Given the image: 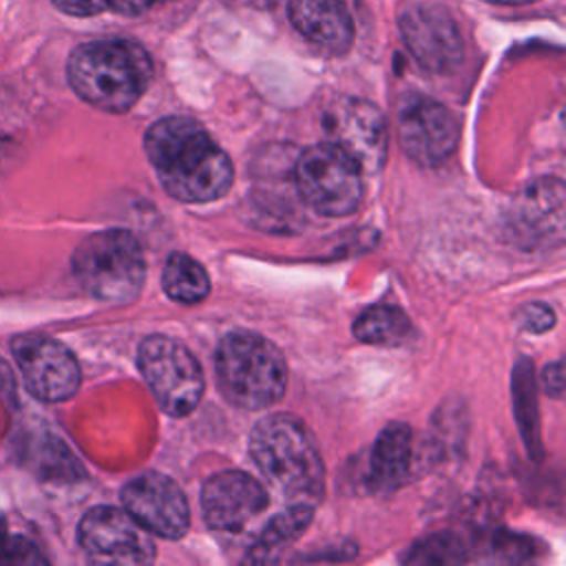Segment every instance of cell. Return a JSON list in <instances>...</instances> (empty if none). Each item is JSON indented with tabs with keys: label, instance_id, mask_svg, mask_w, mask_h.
Instances as JSON below:
<instances>
[{
	"label": "cell",
	"instance_id": "4",
	"mask_svg": "<svg viewBox=\"0 0 566 566\" xmlns=\"http://www.w3.org/2000/svg\"><path fill=\"white\" fill-rule=\"evenodd\" d=\"M214 374L223 396L245 409L279 402L287 385L283 354L254 332H230L221 338L214 354Z\"/></svg>",
	"mask_w": 566,
	"mask_h": 566
},
{
	"label": "cell",
	"instance_id": "18",
	"mask_svg": "<svg viewBox=\"0 0 566 566\" xmlns=\"http://www.w3.org/2000/svg\"><path fill=\"white\" fill-rule=\"evenodd\" d=\"M358 340L371 345H405L413 338L409 316L391 305H376L365 310L352 325Z\"/></svg>",
	"mask_w": 566,
	"mask_h": 566
},
{
	"label": "cell",
	"instance_id": "9",
	"mask_svg": "<svg viewBox=\"0 0 566 566\" xmlns=\"http://www.w3.org/2000/svg\"><path fill=\"white\" fill-rule=\"evenodd\" d=\"M11 352L35 398L60 402L80 387V365L62 343L46 336H18Z\"/></svg>",
	"mask_w": 566,
	"mask_h": 566
},
{
	"label": "cell",
	"instance_id": "12",
	"mask_svg": "<svg viewBox=\"0 0 566 566\" xmlns=\"http://www.w3.org/2000/svg\"><path fill=\"white\" fill-rule=\"evenodd\" d=\"M124 509L150 533L177 539L190 526V509L181 489L166 475L148 471L122 489Z\"/></svg>",
	"mask_w": 566,
	"mask_h": 566
},
{
	"label": "cell",
	"instance_id": "14",
	"mask_svg": "<svg viewBox=\"0 0 566 566\" xmlns=\"http://www.w3.org/2000/svg\"><path fill=\"white\" fill-rule=\"evenodd\" d=\"M268 506L263 486L243 471H221L201 491V511L210 528L219 533L245 531Z\"/></svg>",
	"mask_w": 566,
	"mask_h": 566
},
{
	"label": "cell",
	"instance_id": "26",
	"mask_svg": "<svg viewBox=\"0 0 566 566\" xmlns=\"http://www.w3.org/2000/svg\"><path fill=\"white\" fill-rule=\"evenodd\" d=\"M484 2H491V4H509V7H513V4H531V2H535V0H484Z\"/></svg>",
	"mask_w": 566,
	"mask_h": 566
},
{
	"label": "cell",
	"instance_id": "13",
	"mask_svg": "<svg viewBox=\"0 0 566 566\" xmlns=\"http://www.w3.org/2000/svg\"><path fill=\"white\" fill-rule=\"evenodd\" d=\"M325 126L336 146H340L365 172H376L387 153V128L382 113L358 97L338 99L325 117Z\"/></svg>",
	"mask_w": 566,
	"mask_h": 566
},
{
	"label": "cell",
	"instance_id": "17",
	"mask_svg": "<svg viewBox=\"0 0 566 566\" xmlns=\"http://www.w3.org/2000/svg\"><path fill=\"white\" fill-rule=\"evenodd\" d=\"M312 509L314 504L296 502L287 511L274 515L256 542L245 553L248 562H274L281 557L285 546H290L312 522Z\"/></svg>",
	"mask_w": 566,
	"mask_h": 566
},
{
	"label": "cell",
	"instance_id": "3",
	"mask_svg": "<svg viewBox=\"0 0 566 566\" xmlns=\"http://www.w3.org/2000/svg\"><path fill=\"white\" fill-rule=\"evenodd\" d=\"M69 84L91 106L108 113L128 111L153 77L150 55L130 40L80 44L69 57Z\"/></svg>",
	"mask_w": 566,
	"mask_h": 566
},
{
	"label": "cell",
	"instance_id": "6",
	"mask_svg": "<svg viewBox=\"0 0 566 566\" xmlns=\"http://www.w3.org/2000/svg\"><path fill=\"white\" fill-rule=\"evenodd\" d=\"M360 166L334 142L310 146L296 161V186L303 201L327 217L354 212L363 197Z\"/></svg>",
	"mask_w": 566,
	"mask_h": 566
},
{
	"label": "cell",
	"instance_id": "10",
	"mask_svg": "<svg viewBox=\"0 0 566 566\" xmlns=\"http://www.w3.org/2000/svg\"><path fill=\"white\" fill-rule=\"evenodd\" d=\"M398 135L413 161L440 166L453 155L460 126L444 104L429 97H409L398 113Z\"/></svg>",
	"mask_w": 566,
	"mask_h": 566
},
{
	"label": "cell",
	"instance_id": "23",
	"mask_svg": "<svg viewBox=\"0 0 566 566\" xmlns=\"http://www.w3.org/2000/svg\"><path fill=\"white\" fill-rule=\"evenodd\" d=\"M544 389L555 396V398H562L564 394V369H562V360H555L551 363L546 369H544Z\"/></svg>",
	"mask_w": 566,
	"mask_h": 566
},
{
	"label": "cell",
	"instance_id": "21",
	"mask_svg": "<svg viewBox=\"0 0 566 566\" xmlns=\"http://www.w3.org/2000/svg\"><path fill=\"white\" fill-rule=\"evenodd\" d=\"M517 321L522 323L524 329L542 334L555 325V312L544 303H528L526 307L520 310Z\"/></svg>",
	"mask_w": 566,
	"mask_h": 566
},
{
	"label": "cell",
	"instance_id": "16",
	"mask_svg": "<svg viewBox=\"0 0 566 566\" xmlns=\"http://www.w3.org/2000/svg\"><path fill=\"white\" fill-rule=\"evenodd\" d=\"M411 460V429L402 422L387 424L369 453V484L376 491H394L407 478Z\"/></svg>",
	"mask_w": 566,
	"mask_h": 566
},
{
	"label": "cell",
	"instance_id": "25",
	"mask_svg": "<svg viewBox=\"0 0 566 566\" xmlns=\"http://www.w3.org/2000/svg\"><path fill=\"white\" fill-rule=\"evenodd\" d=\"M13 389H15L13 374H11L9 365L0 358V398H9V396H13Z\"/></svg>",
	"mask_w": 566,
	"mask_h": 566
},
{
	"label": "cell",
	"instance_id": "24",
	"mask_svg": "<svg viewBox=\"0 0 566 566\" xmlns=\"http://www.w3.org/2000/svg\"><path fill=\"white\" fill-rule=\"evenodd\" d=\"M104 2H106V9H113L122 15H139L148 11L155 0H104Z\"/></svg>",
	"mask_w": 566,
	"mask_h": 566
},
{
	"label": "cell",
	"instance_id": "7",
	"mask_svg": "<svg viewBox=\"0 0 566 566\" xmlns=\"http://www.w3.org/2000/svg\"><path fill=\"white\" fill-rule=\"evenodd\" d=\"M144 380L170 416H188L203 396V371L186 345L168 336H148L137 356Z\"/></svg>",
	"mask_w": 566,
	"mask_h": 566
},
{
	"label": "cell",
	"instance_id": "15",
	"mask_svg": "<svg viewBox=\"0 0 566 566\" xmlns=\"http://www.w3.org/2000/svg\"><path fill=\"white\" fill-rule=\"evenodd\" d=\"M292 27L318 49L340 55L354 42V20L343 0H290Z\"/></svg>",
	"mask_w": 566,
	"mask_h": 566
},
{
	"label": "cell",
	"instance_id": "27",
	"mask_svg": "<svg viewBox=\"0 0 566 566\" xmlns=\"http://www.w3.org/2000/svg\"><path fill=\"white\" fill-rule=\"evenodd\" d=\"M155 2H166V0H155Z\"/></svg>",
	"mask_w": 566,
	"mask_h": 566
},
{
	"label": "cell",
	"instance_id": "19",
	"mask_svg": "<svg viewBox=\"0 0 566 566\" xmlns=\"http://www.w3.org/2000/svg\"><path fill=\"white\" fill-rule=\"evenodd\" d=\"M164 290L179 303H197L208 296L210 279L195 259L175 252L164 268Z\"/></svg>",
	"mask_w": 566,
	"mask_h": 566
},
{
	"label": "cell",
	"instance_id": "1",
	"mask_svg": "<svg viewBox=\"0 0 566 566\" xmlns=\"http://www.w3.org/2000/svg\"><path fill=\"white\" fill-rule=\"evenodd\" d=\"M146 155L164 188L179 201L206 203L232 184L230 157L190 117H164L144 139Z\"/></svg>",
	"mask_w": 566,
	"mask_h": 566
},
{
	"label": "cell",
	"instance_id": "11",
	"mask_svg": "<svg viewBox=\"0 0 566 566\" xmlns=\"http://www.w3.org/2000/svg\"><path fill=\"white\" fill-rule=\"evenodd\" d=\"M400 35L413 60L429 73H449L462 60V38L444 7L416 4L400 15Z\"/></svg>",
	"mask_w": 566,
	"mask_h": 566
},
{
	"label": "cell",
	"instance_id": "22",
	"mask_svg": "<svg viewBox=\"0 0 566 566\" xmlns=\"http://www.w3.org/2000/svg\"><path fill=\"white\" fill-rule=\"evenodd\" d=\"M62 13L75 15V18H86V15H97L106 9L104 0H51Z\"/></svg>",
	"mask_w": 566,
	"mask_h": 566
},
{
	"label": "cell",
	"instance_id": "2",
	"mask_svg": "<svg viewBox=\"0 0 566 566\" xmlns=\"http://www.w3.org/2000/svg\"><path fill=\"white\" fill-rule=\"evenodd\" d=\"M250 455L283 495L316 504L325 489V467L307 424L292 413H270L250 433Z\"/></svg>",
	"mask_w": 566,
	"mask_h": 566
},
{
	"label": "cell",
	"instance_id": "5",
	"mask_svg": "<svg viewBox=\"0 0 566 566\" xmlns=\"http://www.w3.org/2000/svg\"><path fill=\"white\" fill-rule=\"evenodd\" d=\"M73 274L99 301L128 303L144 287L146 265L137 239L126 230H102L73 252Z\"/></svg>",
	"mask_w": 566,
	"mask_h": 566
},
{
	"label": "cell",
	"instance_id": "8",
	"mask_svg": "<svg viewBox=\"0 0 566 566\" xmlns=\"http://www.w3.org/2000/svg\"><path fill=\"white\" fill-rule=\"evenodd\" d=\"M80 546L86 555L102 564H150L155 559V542L146 528L124 509L95 506L77 528Z\"/></svg>",
	"mask_w": 566,
	"mask_h": 566
},
{
	"label": "cell",
	"instance_id": "20",
	"mask_svg": "<svg viewBox=\"0 0 566 566\" xmlns=\"http://www.w3.org/2000/svg\"><path fill=\"white\" fill-rule=\"evenodd\" d=\"M467 559L464 546L460 542V537L451 535V533H436L429 535L424 539H420L418 544H413L407 555L405 562L407 564H460Z\"/></svg>",
	"mask_w": 566,
	"mask_h": 566
}]
</instances>
